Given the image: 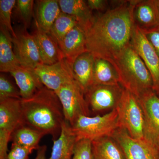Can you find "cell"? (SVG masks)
<instances>
[{"mask_svg": "<svg viewBox=\"0 0 159 159\" xmlns=\"http://www.w3.org/2000/svg\"><path fill=\"white\" fill-rule=\"evenodd\" d=\"M137 1H126L95 17L86 32L87 51L95 57L111 62L131 44Z\"/></svg>", "mask_w": 159, "mask_h": 159, "instance_id": "1", "label": "cell"}, {"mask_svg": "<svg viewBox=\"0 0 159 159\" xmlns=\"http://www.w3.org/2000/svg\"><path fill=\"white\" fill-rule=\"evenodd\" d=\"M21 103L23 124L50 135L52 140L59 137L65 118L55 92L43 87L32 97L21 99Z\"/></svg>", "mask_w": 159, "mask_h": 159, "instance_id": "2", "label": "cell"}, {"mask_svg": "<svg viewBox=\"0 0 159 159\" xmlns=\"http://www.w3.org/2000/svg\"><path fill=\"white\" fill-rule=\"evenodd\" d=\"M111 63L117 71L120 85L137 98L153 90L151 75L131 45Z\"/></svg>", "mask_w": 159, "mask_h": 159, "instance_id": "3", "label": "cell"}, {"mask_svg": "<svg viewBox=\"0 0 159 159\" xmlns=\"http://www.w3.org/2000/svg\"><path fill=\"white\" fill-rule=\"evenodd\" d=\"M120 128L116 109L104 115L81 116L72 126L77 141L87 139L93 141L105 137H112Z\"/></svg>", "mask_w": 159, "mask_h": 159, "instance_id": "4", "label": "cell"}, {"mask_svg": "<svg viewBox=\"0 0 159 159\" xmlns=\"http://www.w3.org/2000/svg\"><path fill=\"white\" fill-rule=\"evenodd\" d=\"M116 109L120 128L125 129L134 139L144 140L145 117L139 99L124 89Z\"/></svg>", "mask_w": 159, "mask_h": 159, "instance_id": "5", "label": "cell"}, {"mask_svg": "<svg viewBox=\"0 0 159 159\" xmlns=\"http://www.w3.org/2000/svg\"><path fill=\"white\" fill-rule=\"evenodd\" d=\"M55 93L62 106L65 120L71 126L81 116H90L85 95L75 78Z\"/></svg>", "mask_w": 159, "mask_h": 159, "instance_id": "6", "label": "cell"}, {"mask_svg": "<svg viewBox=\"0 0 159 159\" xmlns=\"http://www.w3.org/2000/svg\"><path fill=\"white\" fill-rule=\"evenodd\" d=\"M21 99L0 100V159H7L11 135L23 124Z\"/></svg>", "mask_w": 159, "mask_h": 159, "instance_id": "7", "label": "cell"}, {"mask_svg": "<svg viewBox=\"0 0 159 159\" xmlns=\"http://www.w3.org/2000/svg\"><path fill=\"white\" fill-rule=\"evenodd\" d=\"M123 89L120 84L92 86L85 94L91 113H99L116 109Z\"/></svg>", "mask_w": 159, "mask_h": 159, "instance_id": "8", "label": "cell"}, {"mask_svg": "<svg viewBox=\"0 0 159 159\" xmlns=\"http://www.w3.org/2000/svg\"><path fill=\"white\" fill-rule=\"evenodd\" d=\"M34 71L44 86L55 92L75 78L72 66L65 58L53 64H39Z\"/></svg>", "mask_w": 159, "mask_h": 159, "instance_id": "9", "label": "cell"}, {"mask_svg": "<svg viewBox=\"0 0 159 159\" xmlns=\"http://www.w3.org/2000/svg\"><path fill=\"white\" fill-rule=\"evenodd\" d=\"M138 99L145 117L144 139L159 150V97L151 90Z\"/></svg>", "mask_w": 159, "mask_h": 159, "instance_id": "10", "label": "cell"}, {"mask_svg": "<svg viewBox=\"0 0 159 159\" xmlns=\"http://www.w3.org/2000/svg\"><path fill=\"white\" fill-rule=\"evenodd\" d=\"M131 45L147 67L153 81V91L159 97V56L142 30L136 25Z\"/></svg>", "mask_w": 159, "mask_h": 159, "instance_id": "11", "label": "cell"}, {"mask_svg": "<svg viewBox=\"0 0 159 159\" xmlns=\"http://www.w3.org/2000/svg\"><path fill=\"white\" fill-rule=\"evenodd\" d=\"M112 137L122 148L126 159H159L157 148L145 139L132 138L124 129H118Z\"/></svg>", "mask_w": 159, "mask_h": 159, "instance_id": "12", "label": "cell"}, {"mask_svg": "<svg viewBox=\"0 0 159 159\" xmlns=\"http://www.w3.org/2000/svg\"><path fill=\"white\" fill-rule=\"evenodd\" d=\"M12 38L13 50L20 64L34 70L42 63L39 51L35 39L25 28L15 31Z\"/></svg>", "mask_w": 159, "mask_h": 159, "instance_id": "13", "label": "cell"}, {"mask_svg": "<svg viewBox=\"0 0 159 159\" xmlns=\"http://www.w3.org/2000/svg\"><path fill=\"white\" fill-rule=\"evenodd\" d=\"M63 56L72 66L75 60L87 52L85 31L79 25L66 34L59 46Z\"/></svg>", "mask_w": 159, "mask_h": 159, "instance_id": "14", "label": "cell"}, {"mask_svg": "<svg viewBox=\"0 0 159 159\" xmlns=\"http://www.w3.org/2000/svg\"><path fill=\"white\" fill-rule=\"evenodd\" d=\"M32 34L35 39L42 63L51 65L64 58L57 43L50 34L43 31L35 22Z\"/></svg>", "mask_w": 159, "mask_h": 159, "instance_id": "15", "label": "cell"}, {"mask_svg": "<svg viewBox=\"0 0 159 159\" xmlns=\"http://www.w3.org/2000/svg\"><path fill=\"white\" fill-rule=\"evenodd\" d=\"M133 17L135 25L142 29L159 25L158 0L137 1L134 7Z\"/></svg>", "mask_w": 159, "mask_h": 159, "instance_id": "16", "label": "cell"}, {"mask_svg": "<svg viewBox=\"0 0 159 159\" xmlns=\"http://www.w3.org/2000/svg\"><path fill=\"white\" fill-rule=\"evenodd\" d=\"M51 156L48 159H73L77 138L72 126L64 120L59 137L53 140Z\"/></svg>", "mask_w": 159, "mask_h": 159, "instance_id": "17", "label": "cell"}, {"mask_svg": "<svg viewBox=\"0 0 159 159\" xmlns=\"http://www.w3.org/2000/svg\"><path fill=\"white\" fill-rule=\"evenodd\" d=\"M95 58L93 54L87 51L80 55L72 65L74 77L84 95L93 85Z\"/></svg>", "mask_w": 159, "mask_h": 159, "instance_id": "18", "label": "cell"}, {"mask_svg": "<svg viewBox=\"0 0 159 159\" xmlns=\"http://www.w3.org/2000/svg\"><path fill=\"white\" fill-rule=\"evenodd\" d=\"M10 74L14 78L19 89L22 99L32 97L39 89L44 86L34 70L20 65Z\"/></svg>", "mask_w": 159, "mask_h": 159, "instance_id": "19", "label": "cell"}, {"mask_svg": "<svg viewBox=\"0 0 159 159\" xmlns=\"http://www.w3.org/2000/svg\"><path fill=\"white\" fill-rule=\"evenodd\" d=\"M62 12L74 16L78 25L85 32L93 25L95 17L88 6L86 1L83 0H59Z\"/></svg>", "mask_w": 159, "mask_h": 159, "instance_id": "20", "label": "cell"}, {"mask_svg": "<svg viewBox=\"0 0 159 159\" xmlns=\"http://www.w3.org/2000/svg\"><path fill=\"white\" fill-rule=\"evenodd\" d=\"M12 38L5 27H0V71L10 73L20 65L13 50Z\"/></svg>", "mask_w": 159, "mask_h": 159, "instance_id": "21", "label": "cell"}, {"mask_svg": "<svg viewBox=\"0 0 159 159\" xmlns=\"http://www.w3.org/2000/svg\"><path fill=\"white\" fill-rule=\"evenodd\" d=\"M36 3L35 22L43 31L50 34L54 22L61 12L58 1L39 0Z\"/></svg>", "mask_w": 159, "mask_h": 159, "instance_id": "22", "label": "cell"}, {"mask_svg": "<svg viewBox=\"0 0 159 159\" xmlns=\"http://www.w3.org/2000/svg\"><path fill=\"white\" fill-rule=\"evenodd\" d=\"M93 159H126L122 148L112 137L92 141Z\"/></svg>", "mask_w": 159, "mask_h": 159, "instance_id": "23", "label": "cell"}, {"mask_svg": "<svg viewBox=\"0 0 159 159\" xmlns=\"http://www.w3.org/2000/svg\"><path fill=\"white\" fill-rule=\"evenodd\" d=\"M120 84L116 69L108 61L95 57L93 69V85Z\"/></svg>", "mask_w": 159, "mask_h": 159, "instance_id": "24", "label": "cell"}, {"mask_svg": "<svg viewBox=\"0 0 159 159\" xmlns=\"http://www.w3.org/2000/svg\"><path fill=\"white\" fill-rule=\"evenodd\" d=\"M44 136V134L39 131L21 124L12 133L10 141L13 144L37 150L40 146V141Z\"/></svg>", "mask_w": 159, "mask_h": 159, "instance_id": "25", "label": "cell"}, {"mask_svg": "<svg viewBox=\"0 0 159 159\" xmlns=\"http://www.w3.org/2000/svg\"><path fill=\"white\" fill-rule=\"evenodd\" d=\"M77 25L75 17L61 11L51 27L50 34L59 46L66 34Z\"/></svg>", "mask_w": 159, "mask_h": 159, "instance_id": "26", "label": "cell"}, {"mask_svg": "<svg viewBox=\"0 0 159 159\" xmlns=\"http://www.w3.org/2000/svg\"><path fill=\"white\" fill-rule=\"evenodd\" d=\"M33 0H17L15 6L16 12L24 28L27 29L31 25L34 11Z\"/></svg>", "mask_w": 159, "mask_h": 159, "instance_id": "27", "label": "cell"}, {"mask_svg": "<svg viewBox=\"0 0 159 159\" xmlns=\"http://www.w3.org/2000/svg\"><path fill=\"white\" fill-rule=\"evenodd\" d=\"M16 2L15 0H0L1 25L8 30L12 37L15 36L16 33L11 25V14Z\"/></svg>", "mask_w": 159, "mask_h": 159, "instance_id": "28", "label": "cell"}, {"mask_svg": "<svg viewBox=\"0 0 159 159\" xmlns=\"http://www.w3.org/2000/svg\"><path fill=\"white\" fill-rule=\"evenodd\" d=\"M10 98L22 99L19 90L16 88L7 77L1 74L0 75V100Z\"/></svg>", "mask_w": 159, "mask_h": 159, "instance_id": "29", "label": "cell"}, {"mask_svg": "<svg viewBox=\"0 0 159 159\" xmlns=\"http://www.w3.org/2000/svg\"><path fill=\"white\" fill-rule=\"evenodd\" d=\"M73 159H93L92 141L87 139L77 141Z\"/></svg>", "mask_w": 159, "mask_h": 159, "instance_id": "30", "label": "cell"}, {"mask_svg": "<svg viewBox=\"0 0 159 159\" xmlns=\"http://www.w3.org/2000/svg\"><path fill=\"white\" fill-rule=\"evenodd\" d=\"M34 150L11 143V149L7 159H29V156Z\"/></svg>", "mask_w": 159, "mask_h": 159, "instance_id": "31", "label": "cell"}, {"mask_svg": "<svg viewBox=\"0 0 159 159\" xmlns=\"http://www.w3.org/2000/svg\"><path fill=\"white\" fill-rule=\"evenodd\" d=\"M141 29L159 56V25L151 29Z\"/></svg>", "mask_w": 159, "mask_h": 159, "instance_id": "32", "label": "cell"}, {"mask_svg": "<svg viewBox=\"0 0 159 159\" xmlns=\"http://www.w3.org/2000/svg\"><path fill=\"white\" fill-rule=\"evenodd\" d=\"M86 2L89 8L92 11L103 10L106 7L107 3V1L104 0H88Z\"/></svg>", "mask_w": 159, "mask_h": 159, "instance_id": "33", "label": "cell"}, {"mask_svg": "<svg viewBox=\"0 0 159 159\" xmlns=\"http://www.w3.org/2000/svg\"><path fill=\"white\" fill-rule=\"evenodd\" d=\"M47 146L46 145L40 146L37 150V154L34 159H46Z\"/></svg>", "mask_w": 159, "mask_h": 159, "instance_id": "34", "label": "cell"}, {"mask_svg": "<svg viewBox=\"0 0 159 159\" xmlns=\"http://www.w3.org/2000/svg\"><path fill=\"white\" fill-rule=\"evenodd\" d=\"M158 6L159 7V0H158Z\"/></svg>", "mask_w": 159, "mask_h": 159, "instance_id": "35", "label": "cell"}]
</instances>
